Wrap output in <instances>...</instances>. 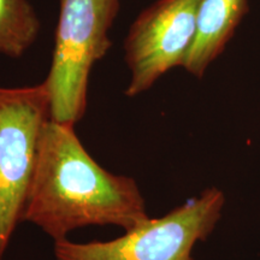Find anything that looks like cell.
I'll return each instance as SVG.
<instances>
[{"mask_svg": "<svg viewBox=\"0 0 260 260\" xmlns=\"http://www.w3.org/2000/svg\"><path fill=\"white\" fill-rule=\"evenodd\" d=\"M149 219L134 178L100 167L74 125L50 119L42 132L22 222L34 224L54 242L90 225L124 232Z\"/></svg>", "mask_w": 260, "mask_h": 260, "instance_id": "6da1fadb", "label": "cell"}, {"mask_svg": "<svg viewBox=\"0 0 260 260\" xmlns=\"http://www.w3.org/2000/svg\"><path fill=\"white\" fill-rule=\"evenodd\" d=\"M118 10L119 0H60L53 58L44 82L51 119L75 125L84 116L90 70L111 47L109 30Z\"/></svg>", "mask_w": 260, "mask_h": 260, "instance_id": "7a4b0ae2", "label": "cell"}, {"mask_svg": "<svg viewBox=\"0 0 260 260\" xmlns=\"http://www.w3.org/2000/svg\"><path fill=\"white\" fill-rule=\"evenodd\" d=\"M225 198L218 188H207L199 197L160 218H149L124 235L109 241L54 242L56 260H194L191 251L205 241L222 217Z\"/></svg>", "mask_w": 260, "mask_h": 260, "instance_id": "3957f363", "label": "cell"}, {"mask_svg": "<svg viewBox=\"0 0 260 260\" xmlns=\"http://www.w3.org/2000/svg\"><path fill=\"white\" fill-rule=\"evenodd\" d=\"M51 119L46 84L0 87V260L22 222L39 144Z\"/></svg>", "mask_w": 260, "mask_h": 260, "instance_id": "277c9868", "label": "cell"}, {"mask_svg": "<svg viewBox=\"0 0 260 260\" xmlns=\"http://www.w3.org/2000/svg\"><path fill=\"white\" fill-rule=\"evenodd\" d=\"M200 3L158 0L136 18L124 42L130 70L126 95L145 92L172 68L183 65L197 34Z\"/></svg>", "mask_w": 260, "mask_h": 260, "instance_id": "5b68a950", "label": "cell"}, {"mask_svg": "<svg viewBox=\"0 0 260 260\" xmlns=\"http://www.w3.org/2000/svg\"><path fill=\"white\" fill-rule=\"evenodd\" d=\"M247 11V0H201L197 34L182 67L194 76L203 77L233 38Z\"/></svg>", "mask_w": 260, "mask_h": 260, "instance_id": "8992f818", "label": "cell"}, {"mask_svg": "<svg viewBox=\"0 0 260 260\" xmlns=\"http://www.w3.org/2000/svg\"><path fill=\"white\" fill-rule=\"evenodd\" d=\"M40 22L28 0H0V53L18 58L37 40Z\"/></svg>", "mask_w": 260, "mask_h": 260, "instance_id": "52a82bcc", "label": "cell"}]
</instances>
